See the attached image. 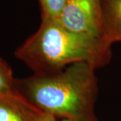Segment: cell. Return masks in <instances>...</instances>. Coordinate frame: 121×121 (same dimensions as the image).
<instances>
[{"instance_id":"3","label":"cell","mask_w":121,"mask_h":121,"mask_svg":"<svg viewBox=\"0 0 121 121\" xmlns=\"http://www.w3.org/2000/svg\"><path fill=\"white\" fill-rule=\"evenodd\" d=\"M57 20L69 30L94 35L106 40L101 0H67Z\"/></svg>"},{"instance_id":"5","label":"cell","mask_w":121,"mask_h":121,"mask_svg":"<svg viewBox=\"0 0 121 121\" xmlns=\"http://www.w3.org/2000/svg\"><path fill=\"white\" fill-rule=\"evenodd\" d=\"M106 40L113 44L121 42V0H101Z\"/></svg>"},{"instance_id":"6","label":"cell","mask_w":121,"mask_h":121,"mask_svg":"<svg viewBox=\"0 0 121 121\" xmlns=\"http://www.w3.org/2000/svg\"><path fill=\"white\" fill-rule=\"evenodd\" d=\"M15 80L11 67L0 57V95L16 94Z\"/></svg>"},{"instance_id":"2","label":"cell","mask_w":121,"mask_h":121,"mask_svg":"<svg viewBox=\"0 0 121 121\" xmlns=\"http://www.w3.org/2000/svg\"><path fill=\"white\" fill-rule=\"evenodd\" d=\"M112 44L104 39L70 30L57 20L41 18L37 31L15 52L35 74L55 72L77 63L95 69L109 64Z\"/></svg>"},{"instance_id":"9","label":"cell","mask_w":121,"mask_h":121,"mask_svg":"<svg viewBox=\"0 0 121 121\" xmlns=\"http://www.w3.org/2000/svg\"><path fill=\"white\" fill-rule=\"evenodd\" d=\"M56 121H68V120H65V119H57Z\"/></svg>"},{"instance_id":"4","label":"cell","mask_w":121,"mask_h":121,"mask_svg":"<svg viewBox=\"0 0 121 121\" xmlns=\"http://www.w3.org/2000/svg\"><path fill=\"white\" fill-rule=\"evenodd\" d=\"M43 114L17 94L0 95V121H39Z\"/></svg>"},{"instance_id":"7","label":"cell","mask_w":121,"mask_h":121,"mask_svg":"<svg viewBox=\"0 0 121 121\" xmlns=\"http://www.w3.org/2000/svg\"><path fill=\"white\" fill-rule=\"evenodd\" d=\"M41 18L57 20L65 8L67 0H38Z\"/></svg>"},{"instance_id":"1","label":"cell","mask_w":121,"mask_h":121,"mask_svg":"<svg viewBox=\"0 0 121 121\" xmlns=\"http://www.w3.org/2000/svg\"><path fill=\"white\" fill-rule=\"evenodd\" d=\"M96 69L77 63L55 72L16 79L15 92L41 112L56 119L98 121Z\"/></svg>"},{"instance_id":"8","label":"cell","mask_w":121,"mask_h":121,"mask_svg":"<svg viewBox=\"0 0 121 121\" xmlns=\"http://www.w3.org/2000/svg\"><path fill=\"white\" fill-rule=\"evenodd\" d=\"M56 118L52 117L51 115H48L46 114H43L41 118H40L39 121H56Z\"/></svg>"}]
</instances>
